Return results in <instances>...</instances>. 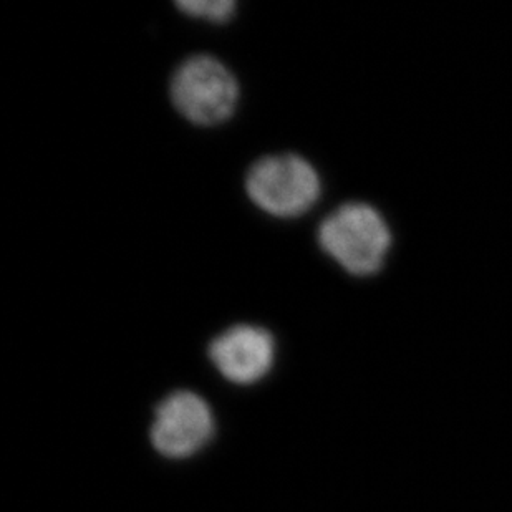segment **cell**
<instances>
[{
  "mask_svg": "<svg viewBox=\"0 0 512 512\" xmlns=\"http://www.w3.org/2000/svg\"><path fill=\"white\" fill-rule=\"evenodd\" d=\"M319 244L327 256L353 276H370L383 266L390 231L377 209L348 203L335 209L319 226Z\"/></svg>",
  "mask_w": 512,
  "mask_h": 512,
  "instance_id": "1",
  "label": "cell"
},
{
  "mask_svg": "<svg viewBox=\"0 0 512 512\" xmlns=\"http://www.w3.org/2000/svg\"><path fill=\"white\" fill-rule=\"evenodd\" d=\"M171 102L194 125L228 121L239 102V82L231 68L209 54H196L179 63L170 85Z\"/></svg>",
  "mask_w": 512,
  "mask_h": 512,
  "instance_id": "2",
  "label": "cell"
},
{
  "mask_svg": "<svg viewBox=\"0 0 512 512\" xmlns=\"http://www.w3.org/2000/svg\"><path fill=\"white\" fill-rule=\"evenodd\" d=\"M320 176L304 156H264L246 174V193L257 208L274 218H299L319 201Z\"/></svg>",
  "mask_w": 512,
  "mask_h": 512,
  "instance_id": "3",
  "label": "cell"
},
{
  "mask_svg": "<svg viewBox=\"0 0 512 512\" xmlns=\"http://www.w3.org/2000/svg\"><path fill=\"white\" fill-rule=\"evenodd\" d=\"M214 430L216 421L208 401L198 393L178 390L156 406L151 445L165 458H191L213 440Z\"/></svg>",
  "mask_w": 512,
  "mask_h": 512,
  "instance_id": "4",
  "label": "cell"
},
{
  "mask_svg": "<svg viewBox=\"0 0 512 512\" xmlns=\"http://www.w3.org/2000/svg\"><path fill=\"white\" fill-rule=\"evenodd\" d=\"M208 355L228 382L254 385L274 367L276 340L269 330L259 325H232L209 343Z\"/></svg>",
  "mask_w": 512,
  "mask_h": 512,
  "instance_id": "5",
  "label": "cell"
},
{
  "mask_svg": "<svg viewBox=\"0 0 512 512\" xmlns=\"http://www.w3.org/2000/svg\"><path fill=\"white\" fill-rule=\"evenodd\" d=\"M176 7L189 17L224 24L236 12L237 4L234 0H179Z\"/></svg>",
  "mask_w": 512,
  "mask_h": 512,
  "instance_id": "6",
  "label": "cell"
}]
</instances>
